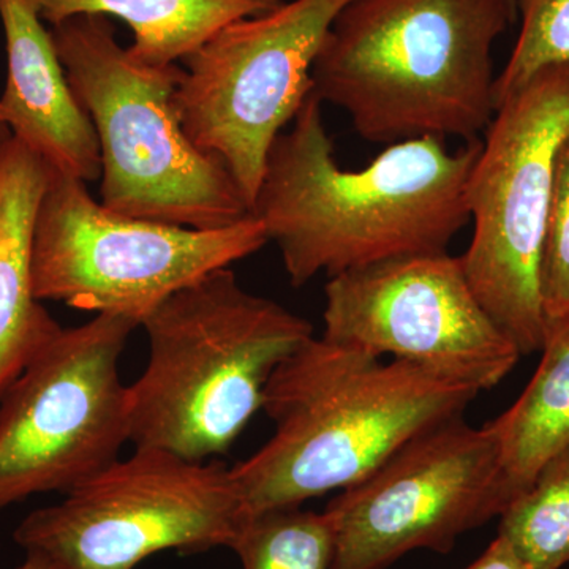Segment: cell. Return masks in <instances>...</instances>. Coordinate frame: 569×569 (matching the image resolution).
Masks as SVG:
<instances>
[{"instance_id": "cb8c5ba5", "label": "cell", "mask_w": 569, "mask_h": 569, "mask_svg": "<svg viewBox=\"0 0 569 569\" xmlns=\"http://www.w3.org/2000/svg\"><path fill=\"white\" fill-rule=\"evenodd\" d=\"M511 2H512V0H511ZM512 6H515V3H512Z\"/></svg>"}, {"instance_id": "30bf717a", "label": "cell", "mask_w": 569, "mask_h": 569, "mask_svg": "<svg viewBox=\"0 0 569 569\" xmlns=\"http://www.w3.org/2000/svg\"><path fill=\"white\" fill-rule=\"evenodd\" d=\"M351 0H290L231 22L183 59V132L219 159L252 211L269 149L312 93V67Z\"/></svg>"}, {"instance_id": "6da1fadb", "label": "cell", "mask_w": 569, "mask_h": 569, "mask_svg": "<svg viewBox=\"0 0 569 569\" xmlns=\"http://www.w3.org/2000/svg\"><path fill=\"white\" fill-rule=\"evenodd\" d=\"M321 100L307 97L269 149L252 204L282 253L295 287L391 258L448 252L470 222L467 186L481 140L388 144L359 170H343L326 132Z\"/></svg>"}, {"instance_id": "8992f818", "label": "cell", "mask_w": 569, "mask_h": 569, "mask_svg": "<svg viewBox=\"0 0 569 569\" xmlns=\"http://www.w3.org/2000/svg\"><path fill=\"white\" fill-rule=\"evenodd\" d=\"M569 134V63L538 71L500 104L467 186L468 282L520 355L548 336L541 260L553 170Z\"/></svg>"}, {"instance_id": "5b68a950", "label": "cell", "mask_w": 569, "mask_h": 569, "mask_svg": "<svg viewBox=\"0 0 569 569\" xmlns=\"http://www.w3.org/2000/svg\"><path fill=\"white\" fill-rule=\"evenodd\" d=\"M78 103L102 159V203L134 219L217 230L250 216L233 176L183 132L176 91L183 69L138 61L107 17L51 26Z\"/></svg>"}, {"instance_id": "ba28073f", "label": "cell", "mask_w": 569, "mask_h": 569, "mask_svg": "<svg viewBox=\"0 0 569 569\" xmlns=\"http://www.w3.org/2000/svg\"><path fill=\"white\" fill-rule=\"evenodd\" d=\"M246 518L224 463L137 448L26 516L13 539L56 569H133L162 550L231 548Z\"/></svg>"}, {"instance_id": "7a4b0ae2", "label": "cell", "mask_w": 569, "mask_h": 569, "mask_svg": "<svg viewBox=\"0 0 569 569\" xmlns=\"http://www.w3.org/2000/svg\"><path fill=\"white\" fill-rule=\"evenodd\" d=\"M478 395L425 367L310 337L266 385L274 436L230 468L247 516L350 488Z\"/></svg>"}, {"instance_id": "2e32d148", "label": "cell", "mask_w": 569, "mask_h": 569, "mask_svg": "<svg viewBox=\"0 0 569 569\" xmlns=\"http://www.w3.org/2000/svg\"><path fill=\"white\" fill-rule=\"evenodd\" d=\"M542 358L519 399L488 425L511 500L569 443V317L550 326Z\"/></svg>"}, {"instance_id": "7c38bea8", "label": "cell", "mask_w": 569, "mask_h": 569, "mask_svg": "<svg viewBox=\"0 0 569 569\" xmlns=\"http://www.w3.org/2000/svg\"><path fill=\"white\" fill-rule=\"evenodd\" d=\"M325 339L377 358L392 356L470 385L497 387L520 359L448 252L391 258L331 277Z\"/></svg>"}, {"instance_id": "7402d4cb", "label": "cell", "mask_w": 569, "mask_h": 569, "mask_svg": "<svg viewBox=\"0 0 569 569\" xmlns=\"http://www.w3.org/2000/svg\"><path fill=\"white\" fill-rule=\"evenodd\" d=\"M17 569H56L50 560L37 552H26L24 563Z\"/></svg>"}, {"instance_id": "e0dca14e", "label": "cell", "mask_w": 569, "mask_h": 569, "mask_svg": "<svg viewBox=\"0 0 569 569\" xmlns=\"http://www.w3.org/2000/svg\"><path fill=\"white\" fill-rule=\"evenodd\" d=\"M498 535L529 569L569 565V443L546 460L500 515Z\"/></svg>"}, {"instance_id": "3957f363", "label": "cell", "mask_w": 569, "mask_h": 569, "mask_svg": "<svg viewBox=\"0 0 569 569\" xmlns=\"http://www.w3.org/2000/svg\"><path fill=\"white\" fill-rule=\"evenodd\" d=\"M511 0H351L312 67V92L369 142L479 140L496 114L492 50Z\"/></svg>"}, {"instance_id": "44dd1931", "label": "cell", "mask_w": 569, "mask_h": 569, "mask_svg": "<svg viewBox=\"0 0 569 569\" xmlns=\"http://www.w3.org/2000/svg\"><path fill=\"white\" fill-rule=\"evenodd\" d=\"M467 569H529L505 539L497 537Z\"/></svg>"}, {"instance_id": "ffe728a7", "label": "cell", "mask_w": 569, "mask_h": 569, "mask_svg": "<svg viewBox=\"0 0 569 569\" xmlns=\"http://www.w3.org/2000/svg\"><path fill=\"white\" fill-rule=\"evenodd\" d=\"M541 299L548 329L569 317V134L553 170L542 244Z\"/></svg>"}, {"instance_id": "d6986e66", "label": "cell", "mask_w": 569, "mask_h": 569, "mask_svg": "<svg viewBox=\"0 0 569 569\" xmlns=\"http://www.w3.org/2000/svg\"><path fill=\"white\" fill-rule=\"evenodd\" d=\"M520 31L497 74L496 107L538 71L569 63V0H512Z\"/></svg>"}, {"instance_id": "ac0fdd59", "label": "cell", "mask_w": 569, "mask_h": 569, "mask_svg": "<svg viewBox=\"0 0 569 569\" xmlns=\"http://www.w3.org/2000/svg\"><path fill=\"white\" fill-rule=\"evenodd\" d=\"M230 549L244 569H332L336 535L325 511L271 508L247 516Z\"/></svg>"}, {"instance_id": "277c9868", "label": "cell", "mask_w": 569, "mask_h": 569, "mask_svg": "<svg viewBox=\"0 0 569 569\" xmlns=\"http://www.w3.org/2000/svg\"><path fill=\"white\" fill-rule=\"evenodd\" d=\"M141 328L149 358L127 387L130 441L192 462L233 447L277 367L313 337L306 318L249 293L230 268L176 291Z\"/></svg>"}, {"instance_id": "52a82bcc", "label": "cell", "mask_w": 569, "mask_h": 569, "mask_svg": "<svg viewBox=\"0 0 569 569\" xmlns=\"http://www.w3.org/2000/svg\"><path fill=\"white\" fill-rule=\"evenodd\" d=\"M268 242L253 213L217 230L134 219L93 200L81 179L51 170L33 224V295L141 326L176 291Z\"/></svg>"}, {"instance_id": "603a6c76", "label": "cell", "mask_w": 569, "mask_h": 569, "mask_svg": "<svg viewBox=\"0 0 569 569\" xmlns=\"http://www.w3.org/2000/svg\"><path fill=\"white\" fill-rule=\"evenodd\" d=\"M10 138H11L10 130L7 129L6 126H2V123H0V149L3 148V144H6V142L9 141Z\"/></svg>"}, {"instance_id": "4fadbf2b", "label": "cell", "mask_w": 569, "mask_h": 569, "mask_svg": "<svg viewBox=\"0 0 569 569\" xmlns=\"http://www.w3.org/2000/svg\"><path fill=\"white\" fill-rule=\"evenodd\" d=\"M7 82L0 123L52 170L84 182L102 176L99 141L71 91L37 0H0Z\"/></svg>"}, {"instance_id": "9c48e42d", "label": "cell", "mask_w": 569, "mask_h": 569, "mask_svg": "<svg viewBox=\"0 0 569 569\" xmlns=\"http://www.w3.org/2000/svg\"><path fill=\"white\" fill-rule=\"evenodd\" d=\"M137 321L100 313L61 328L0 399V511L67 493L119 459L130 441L119 359Z\"/></svg>"}, {"instance_id": "8fae6325", "label": "cell", "mask_w": 569, "mask_h": 569, "mask_svg": "<svg viewBox=\"0 0 569 569\" xmlns=\"http://www.w3.org/2000/svg\"><path fill=\"white\" fill-rule=\"evenodd\" d=\"M509 501L493 430L445 419L329 501L332 569H387L417 549L447 553Z\"/></svg>"}, {"instance_id": "9a60e30c", "label": "cell", "mask_w": 569, "mask_h": 569, "mask_svg": "<svg viewBox=\"0 0 569 569\" xmlns=\"http://www.w3.org/2000/svg\"><path fill=\"white\" fill-rule=\"evenodd\" d=\"M283 0H37L41 20L59 24L78 14L119 18L133 32L129 48L149 66H173L231 22L257 17Z\"/></svg>"}, {"instance_id": "5bb4252c", "label": "cell", "mask_w": 569, "mask_h": 569, "mask_svg": "<svg viewBox=\"0 0 569 569\" xmlns=\"http://www.w3.org/2000/svg\"><path fill=\"white\" fill-rule=\"evenodd\" d=\"M51 170L13 137L0 149V399L61 329L32 284L33 224Z\"/></svg>"}]
</instances>
